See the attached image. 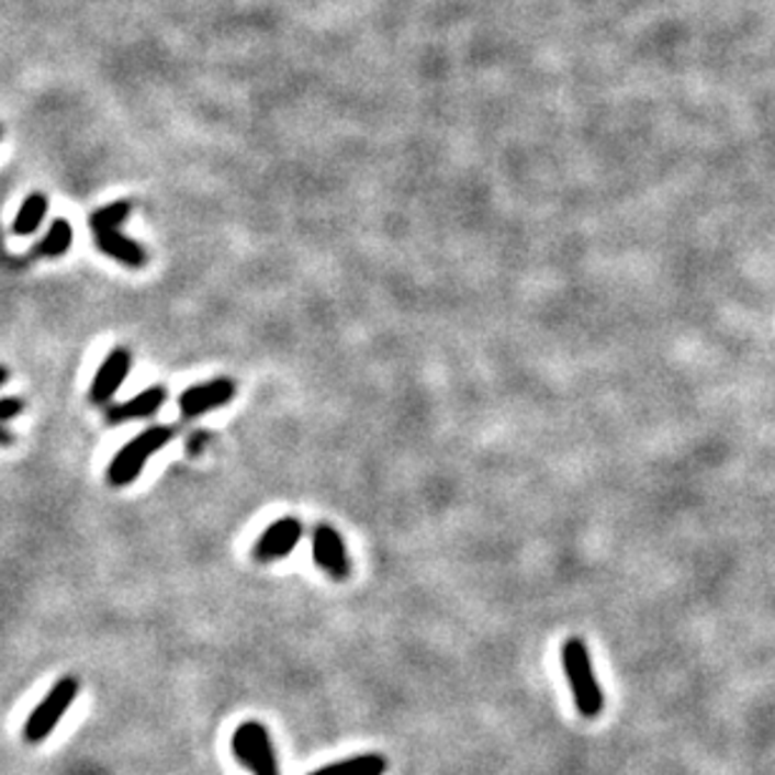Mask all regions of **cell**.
I'll return each instance as SVG.
<instances>
[{
	"mask_svg": "<svg viewBox=\"0 0 775 775\" xmlns=\"http://www.w3.org/2000/svg\"><path fill=\"white\" fill-rule=\"evenodd\" d=\"M303 539V521L295 516H282V519L272 521L260 537H257L252 547V559L260 564H272L280 559L290 557L295 547Z\"/></svg>",
	"mask_w": 775,
	"mask_h": 775,
	"instance_id": "6",
	"label": "cell"
},
{
	"mask_svg": "<svg viewBox=\"0 0 775 775\" xmlns=\"http://www.w3.org/2000/svg\"><path fill=\"white\" fill-rule=\"evenodd\" d=\"M167 398H169L167 385H151L124 403H109V406H103L106 408L103 411V420H106L109 426H122V424H128V420L151 418L164 408Z\"/></svg>",
	"mask_w": 775,
	"mask_h": 775,
	"instance_id": "9",
	"label": "cell"
},
{
	"mask_svg": "<svg viewBox=\"0 0 775 775\" xmlns=\"http://www.w3.org/2000/svg\"><path fill=\"white\" fill-rule=\"evenodd\" d=\"M79 679L76 677H61L58 683L50 687V693L43 697V700L36 705V710L29 715V720H25L23 726V740L29 745H38L46 740L50 733H54L58 720L64 718L71 708L76 695H79Z\"/></svg>",
	"mask_w": 775,
	"mask_h": 775,
	"instance_id": "3",
	"label": "cell"
},
{
	"mask_svg": "<svg viewBox=\"0 0 775 775\" xmlns=\"http://www.w3.org/2000/svg\"><path fill=\"white\" fill-rule=\"evenodd\" d=\"M46 212H48V196L46 194L33 192V194L25 196L19 214H15V220H13V235L15 237L36 235L41 222L46 220Z\"/></svg>",
	"mask_w": 775,
	"mask_h": 775,
	"instance_id": "12",
	"label": "cell"
},
{
	"mask_svg": "<svg viewBox=\"0 0 775 775\" xmlns=\"http://www.w3.org/2000/svg\"><path fill=\"white\" fill-rule=\"evenodd\" d=\"M232 751H235L237 761L247 765L255 775H280L272 740L262 722H243L235 730V738H232Z\"/></svg>",
	"mask_w": 775,
	"mask_h": 775,
	"instance_id": "4",
	"label": "cell"
},
{
	"mask_svg": "<svg viewBox=\"0 0 775 775\" xmlns=\"http://www.w3.org/2000/svg\"><path fill=\"white\" fill-rule=\"evenodd\" d=\"M71 245H74L71 222L58 217V220L50 222L46 237L41 239L33 252H36L38 257H46V260H56V257H64L68 249H71Z\"/></svg>",
	"mask_w": 775,
	"mask_h": 775,
	"instance_id": "13",
	"label": "cell"
},
{
	"mask_svg": "<svg viewBox=\"0 0 775 775\" xmlns=\"http://www.w3.org/2000/svg\"><path fill=\"white\" fill-rule=\"evenodd\" d=\"M562 667L566 679H570L576 710H580L582 718H597L602 705H605V697H602L597 675H594L587 644L580 637H570L562 644Z\"/></svg>",
	"mask_w": 775,
	"mask_h": 775,
	"instance_id": "2",
	"label": "cell"
},
{
	"mask_svg": "<svg viewBox=\"0 0 775 775\" xmlns=\"http://www.w3.org/2000/svg\"><path fill=\"white\" fill-rule=\"evenodd\" d=\"M388 761L381 753H366L356 757H346V761L323 765V768L313 771L310 775H385Z\"/></svg>",
	"mask_w": 775,
	"mask_h": 775,
	"instance_id": "11",
	"label": "cell"
},
{
	"mask_svg": "<svg viewBox=\"0 0 775 775\" xmlns=\"http://www.w3.org/2000/svg\"><path fill=\"white\" fill-rule=\"evenodd\" d=\"M132 363L134 356L132 350L119 346L109 352L106 358L101 360V366L97 370V375H93L91 388H89V403L93 406H109L111 401H114V395L119 393V388L132 373Z\"/></svg>",
	"mask_w": 775,
	"mask_h": 775,
	"instance_id": "7",
	"label": "cell"
},
{
	"mask_svg": "<svg viewBox=\"0 0 775 775\" xmlns=\"http://www.w3.org/2000/svg\"><path fill=\"white\" fill-rule=\"evenodd\" d=\"M93 239H97L99 252L111 257V260L132 267V270H139V267H144L146 260H149V257H146V249L119 229H97L93 232Z\"/></svg>",
	"mask_w": 775,
	"mask_h": 775,
	"instance_id": "10",
	"label": "cell"
},
{
	"mask_svg": "<svg viewBox=\"0 0 775 775\" xmlns=\"http://www.w3.org/2000/svg\"><path fill=\"white\" fill-rule=\"evenodd\" d=\"M13 443H15V436L3 424H0V449H8V446H13Z\"/></svg>",
	"mask_w": 775,
	"mask_h": 775,
	"instance_id": "16",
	"label": "cell"
},
{
	"mask_svg": "<svg viewBox=\"0 0 775 775\" xmlns=\"http://www.w3.org/2000/svg\"><path fill=\"white\" fill-rule=\"evenodd\" d=\"M132 206L134 204L128 200H119V202H111L106 206H99V210L91 214L89 225L93 232L97 229H119L128 220V214H132Z\"/></svg>",
	"mask_w": 775,
	"mask_h": 775,
	"instance_id": "14",
	"label": "cell"
},
{
	"mask_svg": "<svg viewBox=\"0 0 775 775\" xmlns=\"http://www.w3.org/2000/svg\"><path fill=\"white\" fill-rule=\"evenodd\" d=\"M177 428L175 426H149L144 428L139 436H134L132 441L124 443L122 449L116 451L114 459H111L106 469V481L116 488L132 486L136 479L142 476V471L146 469L154 456H157L164 446L171 443Z\"/></svg>",
	"mask_w": 775,
	"mask_h": 775,
	"instance_id": "1",
	"label": "cell"
},
{
	"mask_svg": "<svg viewBox=\"0 0 775 775\" xmlns=\"http://www.w3.org/2000/svg\"><path fill=\"white\" fill-rule=\"evenodd\" d=\"M237 383L232 378H212V381L194 383L179 395V413L184 418H200L204 413L225 408L235 401Z\"/></svg>",
	"mask_w": 775,
	"mask_h": 775,
	"instance_id": "5",
	"label": "cell"
},
{
	"mask_svg": "<svg viewBox=\"0 0 775 775\" xmlns=\"http://www.w3.org/2000/svg\"><path fill=\"white\" fill-rule=\"evenodd\" d=\"M23 411H25V401L13 398V395L11 398H0V424L19 418Z\"/></svg>",
	"mask_w": 775,
	"mask_h": 775,
	"instance_id": "15",
	"label": "cell"
},
{
	"mask_svg": "<svg viewBox=\"0 0 775 775\" xmlns=\"http://www.w3.org/2000/svg\"><path fill=\"white\" fill-rule=\"evenodd\" d=\"M8 381H11V370H8V366H0V388H3Z\"/></svg>",
	"mask_w": 775,
	"mask_h": 775,
	"instance_id": "17",
	"label": "cell"
},
{
	"mask_svg": "<svg viewBox=\"0 0 775 775\" xmlns=\"http://www.w3.org/2000/svg\"><path fill=\"white\" fill-rule=\"evenodd\" d=\"M313 559L321 570L335 582H346L350 576V554L340 531L333 524H317L313 531Z\"/></svg>",
	"mask_w": 775,
	"mask_h": 775,
	"instance_id": "8",
	"label": "cell"
},
{
	"mask_svg": "<svg viewBox=\"0 0 775 775\" xmlns=\"http://www.w3.org/2000/svg\"><path fill=\"white\" fill-rule=\"evenodd\" d=\"M0 134H3V128H0Z\"/></svg>",
	"mask_w": 775,
	"mask_h": 775,
	"instance_id": "18",
	"label": "cell"
}]
</instances>
